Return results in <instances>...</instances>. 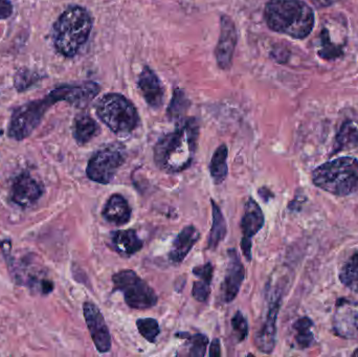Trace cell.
<instances>
[{
	"label": "cell",
	"mask_w": 358,
	"mask_h": 357,
	"mask_svg": "<svg viewBox=\"0 0 358 357\" xmlns=\"http://www.w3.org/2000/svg\"><path fill=\"white\" fill-rule=\"evenodd\" d=\"M199 126L194 117L179 122L173 132L159 138L155 147V161L162 171L180 173L191 166L197 151Z\"/></svg>",
	"instance_id": "1"
},
{
	"label": "cell",
	"mask_w": 358,
	"mask_h": 357,
	"mask_svg": "<svg viewBox=\"0 0 358 357\" xmlns=\"http://www.w3.org/2000/svg\"><path fill=\"white\" fill-rule=\"evenodd\" d=\"M264 18L271 31L294 39L308 37L315 27V13L302 0H269Z\"/></svg>",
	"instance_id": "2"
},
{
	"label": "cell",
	"mask_w": 358,
	"mask_h": 357,
	"mask_svg": "<svg viewBox=\"0 0 358 357\" xmlns=\"http://www.w3.org/2000/svg\"><path fill=\"white\" fill-rule=\"evenodd\" d=\"M92 29V18L85 8L69 6L52 27V41L59 54L73 58L87 42Z\"/></svg>",
	"instance_id": "3"
},
{
	"label": "cell",
	"mask_w": 358,
	"mask_h": 357,
	"mask_svg": "<svg viewBox=\"0 0 358 357\" xmlns=\"http://www.w3.org/2000/svg\"><path fill=\"white\" fill-rule=\"evenodd\" d=\"M313 182L317 188L336 196L353 194L358 191V159L340 157L327 161L313 171Z\"/></svg>",
	"instance_id": "4"
},
{
	"label": "cell",
	"mask_w": 358,
	"mask_h": 357,
	"mask_svg": "<svg viewBox=\"0 0 358 357\" xmlns=\"http://www.w3.org/2000/svg\"><path fill=\"white\" fill-rule=\"evenodd\" d=\"M99 119L115 134H128L136 129L140 115L136 106L120 94H107L96 105Z\"/></svg>",
	"instance_id": "5"
},
{
	"label": "cell",
	"mask_w": 358,
	"mask_h": 357,
	"mask_svg": "<svg viewBox=\"0 0 358 357\" xmlns=\"http://www.w3.org/2000/svg\"><path fill=\"white\" fill-rule=\"evenodd\" d=\"M113 291L123 293L125 303L132 309L155 307L159 301L155 289L134 270H123L113 276Z\"/></svg>",
	"instance_id": "6"
},
{
	"label": "cell",
	"mask_w": 358,
	"mask_h": 357,
	"mask_svg": "<svg viewBox=\"0 0 358 357\" xmlns=\"http://www.w3.org/2000/svg\"><path fill=\"white\" fill-rule=\"evenodd\" d=\"M56 104L50 94L44 99L31 101L13 111L8 128V136L15 140H22L29 138L41 123L46 111Z\"/></svg>",
	"instance_id": "7"
},
{
	"label": "cell",
	"mask_w": 358,
	"mask_h": 357,
	"mask_svg": "<svg viewBox=\"0 0 358 357\" xmlns=\"http://www.w3.org/2000/svg\"><path fill=\"white\" fill-rule=\"evenodd\" d=\"M125 159L123 147L119 145L104 147L96 151L88 161L86 168L87 177L98 184H110L120 168L125 163Z\"/></svg>",
	"instance_id": "8"
},
{
	"label": "cell",
	"mask_w": 358,
	"mask_h": 357,
	"mask_svg": "<svg viewBox=\"0 0 358 357\" xmlns=\"http://www.w3.org/2000/svg\"><path fill=\"white\" fill-rule=\"evenodd\" d=\"M264 214L256 201L250 197L241 219V249L248 261L252 260V239L264 226Z\"/></svg>",
	"instance_id": "9"
},
{
	"label": "cell",
	"mask_w": 358,
	"mask_h": 357,
	"mask_svg": "<svg viewBox=\"0 0 358 357\" xmlns=\"http://www.w3.org/2000/svg\"><path fill=\"white\" fill-rule=\"evenodd\" d=\"M245 279V268L237 249H231L227 252V265L224 280L221 285V300L224 303H231L237 297Z\"/></svg>",
	"instance_id": "10"
},
{
	"label": "cell",
	"mask_w": 358,
	"mask_h": 357,
	"mask_svg": "<svg viewBox=\"0 0 358 357\" xmlns=\"http://www.w3.org/2000/svg\"><path fill=\"white\" fill-rule=\"evenodd\" d=\"M84 319L92 341L100 354H107L111 349V335L105 322L102 312L98 306L92 302H85L83 305Z\"/></svg>",
	"instance_id": "11"
},
{
	"label": "cell",
	"mask_w": 358,
	"mask_h": 357,
	"mask_svg": "<svg viewBox=\"0 0 358 357\" xmlns=\"http://www.w3.org/2000/svg\"><path fill=\"white\" fill-rule=\"evenodd\" d=\"M100 92V87L94 82H83L80 84H64L50 92L56 102L64 101L75 107L87 106L90 101Z\"/></svg>",
	"instance_id": "12"
},
{
	"label": "cell",
	"mask_w": 358,
	"mask_h": 357,
	"mask_svg": "<svg viewBox=\"0 0 358 357\" xmlns=\"http://www.w3.org/2000/svg\"><path fill=\"white\" fill-rule=\"evenodd\" d=\"M237 45V31L231 17L222 15L220 18V36L215 48L217 64L221 69L231 67Z\"/></svg>",
	"instance_id": "13"
},
{
	"label": "cell",
	"mask_w": 358,
	"mask_h": 357,
	"mask_svg": "<svg viewBox=\"0 0 358 357\" xmlns=\"http://www.w3.org/2000/svg\"><path fill=\"white\" fill-rule=\"evenodd\" d=\"M43 187L27 172H23L13 182L10 198L19 207H27L41 198Z\"/></svg>",
	"instance_id": "14"
},
{
	"label": "cell",
	"mask_w": 358,
	"mask_h": 357,
	"mask_svg": "<svg viewBox=\"0 0 358 357\" xmlns=\"http://www.w3.org/2000/svg\"><path fill=\"white\" fill-rule=\"evenodd\" d=\"M281 297L273 298L269 306L268 314L262 329L257 335L255 343L257 348L263 354H269L273 352L275 345V335H277V318L280 310Z\"/></svg>",
	"instance_id": "15"
},
{
	"label": "cell",
	"mask_w": 358,
	"mask_h": 357,
	"mask_svg": "<svg viewBox=\"0 0 358 357\" xmlns=\"http://www.w3.org/2000/svg\"><path fill=\"white\" fill-rule=\"evenodd\" d=\"M138 88L142 92L145 100L148 103L149 106L152 108H159L164 103L163 85H162L161 80L157 77V73L150 68V67L145 66L138 77Z\"/></svg>",
	"instance_id": "16"
},
{
	"label": "cell",
	"mask_w": 358,
	"mask_h": 357,
	"mask_svg": "<svg viewBox=\"0 0 358 357\" xmlns=\"http://www.w3.org/2000/svg\"><path fill=\"white\" fill-rule=\"evenodd\" d=\"M131 207L121 194H113L103 209V218L117 226H125L131 219Z\"/></svg>",
	"instance_id": "17"
},
{
	"label": "cell",
	"mask_w": 358,
	"mask_h": 357,
	"mask_svg": "<svg viewBox=\"0 0 358 357\" xmlns=\"http://www.w3.org/2000/svg\"><path fill=\"white\" fill-rule=\"evenodd\" d=\"M200 234L193 226H187L181 230L178 237L174 239L171 251L169 253L170 261L174 264H180L199 240Z\"/></svg>",
	"instance_id": "18"
},
{
	"label": "cell",
	"mask_w": 358,
	"mask_h": 357,
	"mask_svg": "<svg viewBox=\"0 0 358 357\" xmlns=\"http://www.w3.org/2000/svg\"><path fill=\"white\" fill-rule=\"evenodd\" d=\"M334 333L343 339H358V312L352 308L338 307L334 318Z\"/></svg>",
	"instance_id": "19"
},
{
	"label": "cell",
	"mask_w": 358,
	"mask_h": 357,
	"mask_svg": "<svg viewBox=\"0 0 358 357\" xmlns=\"http://www.w3.org/2000/svg\"><path fill=\"white\" fill-rule=\"evenodd\" d=\"M113 249L122 257H130L143 249L144 242L134 230L113 231L110 234Z\"/></svg>",
	"instance_id": "20"
},
{
	"label": "cell",
	"mask_w": 358,
	"mask_h": 357,
	"mask_svg": "<svg viewBox=\"0 0 358 357\" xmlns=\"http://www.w3.org/2000/svg\"><path fill=\"white\" fill-rule=\"evenodd\" d=\"M193 275L198 278L193 284L194 299L196 301L206 302L210 293V284H212L213 276H214V265L210 262L201 266L193 268Z\"/></svg>",
	"instance_id": "21"
},
{
	"label": "cell",
	"mask_w": 358,
	"mask_h": 357,
	"mask_svg": "<svg viewBox=\"0 0 358 357\" xmlns=\"http://www.w3.org/2000/svg\"><path fill=\"white\" fill-rule=\"evenodd\" d=\"M100 133L98 123L88 115H80L73 121V138L80 146L90 143Z\"/></svg>",
	"instance_id": "22"
},
{
	"label": "cell",
	"mask_w": 358,
	"mask_h": 357,
	"mask_svg": "<svg viewBox=\"0 0 358 357\" xmlns=\"http://www.w3.org/2000/svg\"><path fill=\"white\" fill-rule=\"evenodd\" d=\"M210 205H212L213 224L210 236H208V249L214 251L218 247L219 243L224 240L227 228V221H225L224 216H223L219 205L213 199L210 201Z\"/></svg>",
	"instance_id": "23"
},
{
	"label": "cell",
	"mask_w": 358,
	"mask_h": 357,
	"mask_svg": "<svg viewBox=\"0 0 358 357\" xmlns=\"http://www.w3.org/2000/svg\"><path fill=\"white\" fill-rule=\"evenodd\" d=\"M345 42L334 40L329 27H324L320 35L319 56L326 60H334L341 58L344 54Z\"/></svg>",
	"instance_id": "24"
},
{
	"label": "cell",
	"mask_w": 358,
	"mask_h": 357,
	"mask_svg": "<svg viewBox=\"0 0 358 357\" xmlns=\"http://www.w3.org/2000/svg\"><path fill=\"white\" fill-rule=\"evenodd\" d=\"M227 155H229V149L224 144L220 145L213 154L210 163V173L215 184H222L227 178L229 173Z\"/></svg>",
	"instance_id": "25"
},
{
	"label": "cell",
	"mask_w": 358,
	"mask_h": 357,
	"mask_svg": "<svg viewBox=\"0 0 358 357\" xmlns=\"http://www.w3.org/2000/svg\"><path fill=\"white\" fill-rule=\"evenodd\" d=\"M358 142V123L355 121H346L343 124L336 136V151L355 146Z\"/></svg>",
	"instance_id": "26"
},
{
	"label": "cell",
	"mask_w": 358,
	"mask_h": 357,
	"mask_svg": "<svg viewBox=\"0 0 358 357\" xmlns=\"http://www.w3.org/2000/svg\"><path fill=\"white\" fill-rule=\"evenodd\" d=\"M340 279L345 286L358 293V252L345 264Z\"/></svg>",
	"instance_id": "27"
},
{
	"label": "cell",
	"mask_w": 358,
	"mask_h": 357,
	"mask_svg": "<svg viewBox=\"0 0 358 357\" xmlns=\"http://www.w3.org/2000/svg\"><path fill=\"white\" fill-rule=\"evenodd\" d=\"M189 106V101L185 96V92L181 89H176L173 99H172L171 103L168 107V117H170V119L180 121Z\"/></svg>",
	"instance_id": "28"
},
{
	"label": "cell",
	"mask_w": 358,
	"mask_h": 357,
	"mask_svg": "<svg viewBox=\"0 0 358 357\" xmlns=\"http://www.w3.org/2000/svg\"><path fill=\"white\" fill-rule=\"evenodd\" d=\"M176 337L180 339H187L189 341V356L202 357L206 356V347H208V339L206 335L202 333H196V335H189L187 333H176Z\"/></svg>",
	"instance_id": "29"
},
{
	"label": "cell",
	"mask_w": 358,
	"mask_h": 357,
	"mask_svg": "<svg viewBox=\"0 0 358 357\" xmlns=\"http://www.w3.org/2000/svg\"><path fill=\"white\" fill-rule=\"evenodd\" d=\"M311 327H313V322L308 318L300 319L294 324V329L296 330V342L301 348L310 347L313 344V335L311 333Z\"/></svg>",
	"instance_id": "30"
},
{
	"label": "cell",
	"mask_w": 358,
	"mask_h": 357,
	"mask_svg": "<svg viewBox=\"0 0 358 357\" xmlns=\"http://www.w3.org/2000/svg\"><path fill=\"white\" fill-rule=\"evenodd\" d=\"M136 327H138L142 337L146 339L149 343H155L157 337L161 333L159 322L155 319H138L136 321Z\"/></svg>",
	"instance_id": "31"
},
{
	"label": "cell",
	"mask_w": 358,
	"mask_h": 357,
	"mask_svg": "<svg viewBox=\"0 0 358 357\" xmlns=\"http://www.w3.org/2000/svg\"><path fill=\"white\" fill-rule=\"evenodd\" d=\"M231 328H233L238 342H243L248 337V320L241 312H236L235 316L231 319Z\"/></svg>",
	"instance_id": "32"
},
{
	"label": "cell",
	"mask_w": 358,
	"mask_h": 357,
	"mask_svg": "<svg viewBox=\"0 0 358 357\" xmlns=\"http://www.w3.org/2000/svg\"><path fill=\"white\" fill-rule=\"evenodd\" d=\"M38 79H39V77H34V73H29V71H20L15 77V87H17V89L21 92V90L27 89V87L31 86V84L27 82L29 80L35 82V80Z\"/></svg>",
	"instance_id": "33"
},
{
	"label": "cell",
	"mask_w": 358,
	"mask_h": 357,
	"mask_svg": "<svg viewBox=\"0 0 358 357\" xmlns=\"http://www.w3.org/2000/svg\"><path fill=\"white\" fill-rule=\"evenodd\" d=\"M13 14V4L10 0H0V20L10 18Z\"/></svg>",
	"instance_id": "34"
},
{
	"label": "cell",
	"mask_w": 358,
	"mask_h": 357,
	"mask_svg": "<svg viewBox=\"0 0 358 357\" xmlns=\"http://www.w3.org/2000/svg\"><path fill=\"white\" fill-rule=\"evenodd\" d=\"M221 356V346L220 341L218 339H215L210 345V356Z\"/></svg>",
	"instance_id": "35"
},
{
	"label": "cell",
	"mask_w": 358,
	"mask_h": 357,
	"mask_svg": "<svg viewBox=\"0 0 358 357\" xmlns=\"http://www.w3.org/2000/svg\"><path fill=\"white\" fill-rule=\"evenodd\" d=\"M317 8H323L334 6L338 0H310Z\"/></svg>",
	"instance_id": "36"
},
{
	"label": "cell",
	"mask_w": 358,
	"mask_h": 357,
	"mask_svg": "<svg viewBox=\"0 0 358 357\" xmlns=\"http://www.w3.org/2000/svg\"><path fill=\"white\" fill-rule=\"evenodd\" d=\"M353 356H358V348H357V350H355V352H353Z\"/></svg>",
	"instance_id": "37"
}]
</instances>
